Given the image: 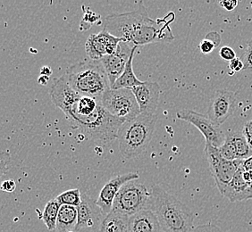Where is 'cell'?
<instances>
[{
    "mask_svg": "<svg viewBox=\"0 0 252 232\" xmlns=\"http://www.w3.org/2000/svg\"><path fill=\"white\" fill-rule=\"evenodd\" d=\"M243 169L245 171H252V155L248 159L244 160L243 162Z\"/></svg>",
    "mask_w": 252,
    "mask_h": 232,
    "instance_id": "obj_35",
    "label": "cell"
},
{
    "mask_svg": "<svg viewBox=\"0 0 252 232\" xmlns=\"http://www.w3.org/2000/svg\"><path fill=\"white\" fill-rule=\"evenodd\" d=\"M177 118L180 120L187 121L195 126L199 130L206 140V144L220 147L223 145L225 136L220 130V127L216 125L208 116H204L197 112L188 109H183L177 112Z\"/></svg>",
    "mask_w": 252,
    "mask_h": 232,
    "instance_id": "obj_9",
    "label": "cell"
},
{
    "mask_svg": "<svg viewBox=\"0 0 252 232\" xmlns=\"http://www.w3.org/2000/svg\"><path fill=\"white\" fill-rule=\"evenodd\" d=\"M56 200L60 203V205H71L78 207L82 202V194L80 189H70L59 195Z\"/></svg>",
    "mask_w": 252,
    "mask_h": 232,
    "instance_id": "obj_23",
    "label": "cell"
},
{
    "mask_svg": "<svg viewBox=\"0 0 252 232\" xmlns=\"http://www.w3.org/2000/svg\"><path fill=\"white\" fill-rule=\"evenodd\" d=\"M205 154L209 162V169L213 176L217 187L220 193L223 194L224 189L233 180L238 170L243 165V161H227L222 157L219 147L206 144Z\"/></svg>",
    "mask_w": 252,
    "mask_h": 232,
    "instance_id": "obj_8",
    "label": "cell"
},
{
    "mask_svg": "<svg viewBox=\"0 0 252 232\" xmlns=\"http://www.w3.org/2000/svg\"><path fill=\"white\" fill-rule=\"evenodd\" d=\"M10 165V155L8 152L6 151H2L1 152V157H0V172H1V176L7 172L9 168Z\"/></svg>",
    "mask_w": 252,
    "mask_h": 232,
    "instance_id": "obj_26",
    "label": "cell"
},
{
    "mask_svg": "<svg viewBox=\"0 0 252 232\" xmlns=\"http://www.w3.org/2000/svg\"><path fill=\"white\" fill-rule=\"evenodd\" d=\"M229 69L233 73H239L244 70V63L241 58H236L229 63Z\"/></svg>",
    "mask_w": 252,
    "mask_h": 232,
    "instance_id": "obj_29",
    "label": "cell"
},
{
    "mask_svg": "<svg viewBox=\"0 0 252 232\" xmlns=\"http://www.w3.org/2000/svg\"><path fill=\"white\" fill-rule=\"evenodd\" d=\"M103 107L111 116L126 122L141 115L135 96L129 88H109L101 97Z\"/></svg>",
    "mask_w": 252,
    "mask_h": 232,
    "instance_id": "obj_6",
    "label": "cell"
},
{
    "mask_svg": "<svg viewBox=\"0 0 252 232\" xmlns=\"http://www.w3.org/2000/svg\"><path fill=\"white\" fill-rule=\"evenodd\" d=\"M196 232H223L220 228L212 223L199 225L196 229Z\"/></svg>",
    "mask_w": 252,
    "mask_h": 232,
    "instance_id": "obj_30",
    "label": "cell"
},
{
    "mask_svg": "<svg viewBox=\"0 0 252 232\" xmlns=\"http://www.w3.org/2000/svg\"><path fill=\"white\" fill-rule=\"evenodd\" d=\"M151 193L144 184L131 180L125 184L117 194L112 211L128 215L129 217L148 209Z\"/></svg>",
    "mask_w": 252,
    "mask_h": 232,
    "instance_id": "obj_7",
    "label": "cell"
},
{
    "mask_svg": "<svg viewBox=\"0 0 252 232\" xmlns=\"http://www.w3.org/2000/svg\"><path fill=\"white\" fill-rule=\"evenodd\" d=\"M131 90L135 96L141 114L155 115L159 100V84L152 82H144L140 86L131 88Z\"/></svg>",
    "mask_w": 252,
    "mask_h": 232,
    "instance_id": "obj_14",
    "label": "cell"
},
{
    "mask_svg": "<svg viewBox=\"0 0 252 232\" xmlns=\"http://www.w3.org/2000/svg\"><path fill=\"white\" fill-rule=\"evenodd\" d=\"M98 232H129V216L111 211L102 219Z\"/></svg>",
    "mask_w": 252,
    "mask_h": 232,
    "instance_id": "obj_18",
    "label": "cell"
},
{
    "mask_svg": "<svg viewBox=\"0 0 252 232\" xmlns=\"http://www.w3.org/2000/svg\"><path fill=\"white\" fill-rule=\"evenodd\" d=\"M232 140H233V144L235 145V148L237 151L238 157L239 160L248 159L252 155V147L249 145L247 140L243 133H232L231 134Z\"/></svg>",
    "mask_w": 252,
    "mask_h": 232,
    "instance_id": "obj_22",
    "label": "cell"
},
{
    "mask_svg": "<svg viewBox=\"0 0 252 232\" xmlns=\"http://www.w3.org/2000/svg\"><path fill=\"white\" fill-rule=\"evenodd\" d=\"M219 55L223 60L231 62L234 58H236L235 51L230 47H223L219 50Z\"/></svg>",
    "mask_w": 252,
    "mask_h": 232,
    "instance_id": "obj_27",
    "label": "cell"
},
{
    "mask_svg": "<svg viewBox=\"0 0 252 232\" xmlns=\"http://www.w3.org/2000/svg\"><path fill=\"white\" fill-rule=\"evenodd\" d=\"M15 189H16V184H15V180H13V179L5 180L1 185L2 191L6 192V193H12L15 191Z\"/></svg>",
    "mask_w": 252,
    "mask_h": 232,
    "instance_id": "obj_32",
    "label": "cell"
},
{
    "mask_svg": "<svg viewBox=\"0 0 252 232\" xmlns=\"http://www.w3.org/2000/svg\"><path fill=\"white\" fill-rule=\"evenodd\" d=\"M248 46H250V47H252V39L248 42Z\"/></svg>",
    "mask_w": 252,
    "mask_h": 232,
    "instance_id": "obj_38",
    "label": "cell"
},
{
    "mask_svg": "<svg viewBox=\"0 0 252 232\" xmlns=\"http://www.w3.org/2000/svg\"><path fill=\"white\" fill-rule=\"evenodd\" d=\"M63 75L73 90L82 96L101 100L103 94L111 88L101 61L88 59L75 63Z\"/></svg>",
    "mask_w": 252,
    "mask_h": 232,
    "instance_id": "obj_4",
    "label": "cell"
},
{
    "mask_svg": "<svg viewBox=\"0 0 252 232\" xmlns=\"http://www.w3.org/2000/svg\"><path fill=\"white\" fill-rule=\"evenodd\" d=\"M78 222L77 207L71 205H61L57 222L58 232H72L76 228Z\"/></svg>",
    "mask_w": 252,
    "mask_h": 232,
    "instance_id": "obj_20",
    "label": "cell"
},
{
    "mask_svg": "<svg viewBox=\"0 0 252 232\" xmlns=\"http://www.w3.org/2000/svg\"><path fill=\"white\" fill-rule=\"evenodd\" d=\"M49 95L54 105L67 118L72 129L78 130L85 139L104 144L117 139L119 128L124 122L111 116L100 100L74 91L64 75L54 79Z\"/></svg>",
    "mask_w": 252,
    "mask_h": 232,
    "instance_id": "obj_1",
    "label": "cell"
},
{
    "mask_svg": "<svg viewBox=\"0 0 252 232\" xmlns=\"http://www.w3.org/2000/svg\"><path fill=\"white\" fill-rule=\"evenodd\" d=\"M219 152L222 157L227 161H236L239 160L237 151L235 145L233 144L231 134L225 136V140L223 141V145L219 147Z\"/></svg>",
    "mask_w": 252,
    "mask_h": 232,
    "instance_id": "obj_24",
    "label": "cell"
},
{
    "mask_svg": "<svg viewBox=\"0 0 252 232\" xmlns=\"http://www.w3.org/2000/svg\"><path fill=\"white\" fill-rule=\"evenodd\" d=\"M137 49H138V47L135 46L134 49L132 50V52H131L130 59L126 64V67L125 71H124V73L120 77L117 79V82L112 86L111 88H114V89H118V88H129V89H131L134 87L140 86L144 83V82H141L138 78L136 77L134 72H133V68H132V61H133V58H134Z\"/></svg>",
    "mask_w": 252,
    "mask_h": 232,
    "instance_id": "obj_19",
    "label": "cell"
},
{
    "mask_svg": "<svg viewBox=\"0 0 252 232\" xmlns=\"http://www.w3.org/2000/svg\"><path fill=\"white\" fill-rule=\"evenodd\" d=\"M78 222L75 230L79 231L83 228H94L98 222H101L105 216L101 209L86 194L82 195V202L77 207Z\"/></svg>",
    "mask_w": 252,
    "mask_h": 232,
    "instance_id": "obj_15",
    "label": "cell"
},
{
    "mask_svg": "<svg viewBox=\"0 0 252 232\" xmlns=\"http://www.w3.org/2000/svg\"><path fill=\"white\" fill-rule=\"evenodd\" d=\"M60 207L61 205L56 199L49 200L45 205L43 213L41 214V220L49 231H54L55 229H57V222Z\"/></svg>",
    "mask_w": 252,
    "mask_h": 232,
    "instance_id": "obj_21",
    "label": "cell"
},
{
    "mask_svg": "<svg viewBox=\"0 0 252 232\" xmlns=\"http://www.w3.org/2000/svg\"><path fill=\"white\" fill-rule=\"evenodd\" d=\"M243 165L238 170L233 180L224 189L223 197L227 198L231 202H239L252 199V184L248 183L243 178Z\"/></svg>",
    "mask_w": 252,
    "mask_h": 232,
    "instance_id": "obj_16",
    "label": "cell"
},
{
    "mask_svg": "<svg viewBox=\"0 0 252 232\" xmlns=\"http://www.w3.org/2000/svg\"><path fill=\"white\" fill-rule=\"evenodd\" d=\"M207 38H209L210 40H212L214 43L216 44V46L218 47L219 45V42L221 41V38H220V35L217 32H211V33L208 34L207 35Z\"/></svg>",
    "mask_w": 252,
    "mask_h": 232,
    "instance_id": "obj_34",
    "label": "cell"
},
{
    "mask_svg": "<svg viewBox=\"0 0 252 232\" xmlns=\"http://www.w3.org/2000/svg\"><path fill=\"white\" fill-rule=\"evenodd\" d=\"M243 133L252 149V120L245 123V125L243 127Z\"/></svg>",
    "mask_w": 252,
    "mask_h": 232,
    "instance_id": "obj_31",
    "label": "cell"
},
{
    "mask_svg": "<svg viewBox=\"0 0 252 232\" xmlns=\"http://www.w3.org/2000/svg\"><path fill=\"white\" fill-rule=\"evenodd\" d=\"M157 121L156 114H141L122 124L117 140L120 153L126 159L136 158L148 148L153 138Z\"/></svg>",
    "mask_w": 252,
    "mask_h": 232,
    "instance_id": "obj_5",
    "label": "cell"
},
{
    "mask_svg": "<svg viewBox=\"0 0 252 232\" xmlns=\"http://www.w3.org/2000/svg\"><path fill=\"white\" fill-rule=\"evenodd\" d=\"M123 39L113 36L107 30L102 29L97 34H92L85 43V51L89 59L100 61L102 58L116 52Z\"/></svg>",
    "mask_w": 252,
    "mask_h": 232,
    "instance_id": "obj_10",
    "label": "cell"
},
{
    "mask_svg": "<svg viewBox=\"0 0 252 232\" xmlns=\"http://www.w3.org/2000/svg\"><path fill=\"white\" fill-rule=\"evenodd\" d=\"M241 59L244 63V70L252 72V47L248 46L247 49L243 52Z\"/></svg>",
    "mask_w": 252,
    "mask_h": 232,
    "instance_id": "obj_25",
    "label": "cell"
},
{
    "mask_svg": "<svg viewBox=\"0 0 252 232\" xmlns=\"http://www.w3.org/2000/svg\"><path fill=\"white\" fill-rule=\"evenodd\" d=\"M236 105V95L233 91L220 89L215 92L208 110V116L217 126L223 124L233 114Z\"/></svg>",
    "mask_w": 252,
    "mask_h": 232,
    "instance_id": "obj_11",
    "label": "cell"
},
{
    "mask_svg": "<svg viewBox=\"0 0 252 232\" xmlns=\"http://www.w3.org/2000/svg\"><path fill=\"white\" fill-rule=\"evenodd\" d=\"M49 82V77H47V76H43V75H40V77L39 79V83L40 84H43V85H46L47 83Z\"/></svg>",
    "mask_w": 252,
    "mask_h": 232,
    "instance_id": "obj_37",
    "label": "cell"
},
{
    "mask_svg": "<svg viewBox=\"0 0 252 232\" xmlns=\"http://www.w3.org/2000/svg\"><path fill=\"white\" fill-rule=\"evenodd\" d=\"M148 209L155 213L163 232H196L190 209L158 185L152 188Z\"/></svg>",
    "mask_w": 252,
    "mask_h": 232,
    "instance_id": "obj_3",
    "label": "cell"
},
{
    "mask_svg": "<svg viewBox=\"0 0 252 232\" xmlns=\"http://www.w3.org/2000/svg\"><path fill=\"white\" fill-rule=\"evenodd\" d=\"M134 47L135 46L132 44L122 41L118 45L115 53L107 56L100 60L107 73L111 87L124 73Z\"/></svg>",
    "mask_w": 252,
    "mask_h": 232,
    "instance_id": "obj_12",
    "label": "cell"
},
{
    "mask_svg": "<svg viewBox=\"0 0 252 232\" xmlns=\"http://www.w3.org/2000/svg\"><path fill=\"white\" fill-rule=\"evenodd\" d=\"M219 5L227 11H233L237 7L238 1L236 0H223L219 2Z\"/></svg>",
    "mask_w": 252,
    "mask_h": 232,
    "instance_id": "obj_33",
    "label": "cell"
},
{
    "mask_svg": "<svg viewBox=\"0 0 252 232\" xmlns=\"http://www.w3.org/2000/svg\"><path fill=\"white\" fill-rule=\"evenodd\" d=\"M73 232V231H72V232Z\"/></svg>",
    "mask_w": 252,
    "mask_h": 232,
    "instance_id": "obj_39",
    "label": "cell"
},
{
    "mask_svg": "<svg viewBox=\"0 0 252 232\" xmlns=\"http://www.w3.org/2000/svg\"><path fill=\"white\" fill-rule=\"evenodd\" d=\"M169 22L165 19L158 23L151 19L143 5L137 10L124 14L107 16L103 29L113 36L133 46H143L158 42H171L174 35L170 29Z\"/></svg>",
    "mask_w": 252,
    "mask_h": 232,
    "instance_id": "obj_2",
    "label": "cell"
},
{
    "mask_svg": "<svg viewBox=\"0 0 252 232\" xmlns=\"http://www.w3.org/2000/svg\"><path fill=\"white\" fill-rule=\"evenodd\" d=\"M129 232H163L159 222L150 209H144L129 217Z\"/></svg>",
    "mask_w": 252,
    "mask_h": 232,
    "instance_id": "obj_17",
    "label": "cell"
},
{
    "mask_svg": "<svg viewBox=\"0 0 252 232\" xmlns=\"http://www.w3.org/2000/svg\"><path fill=\"white\" fill-rule=\"evenodd\" d=\"M137 179H139V174L136 173H128L118 175L107 181L106 185L102 188L98 198L96 200L97 206L101 209L104 215H107L111 212L115 199L122 187L127 182L136 180Z\"/></svg>",
    "mask_w": 252,
    "mask_h": 232,
    "instance_id": "obj_13",
    "label": "cell"
},
{
    "mask_svg": "<svg viewBox=\"0 0 252 232\" xmlns=\"http://www.w3.org/2000/svg\"><path fill=\"white\" fill-rule=\"evenodd\" d=\"M51 73H52V72H51V69L48 67V66H44V67L41 68V75L49 77V75H50Z\"/></svg>",
    "mask_w": 252,
    "mask_h": 232,
    "instance_id": "obj_36",
    "label": "cell"
},
{
    "mask_svg": "<svg viewBox=\"0 0 252 232\" xmlns=\"http://www.w3.org/2000/svg\"><path fill=\"white\" fill-rule=\"evenodd\" d=\"M216 44L214 43L212 40H210L209 38H205V39L199 44V49L203 54L211 53L213 51L214 49L216 48Z\"/></svg>",
    "mask_w": 252,
    "mask_h": 232,
    "instance_id": "obj_28",
    "label": "cell"
}]
</instances>
